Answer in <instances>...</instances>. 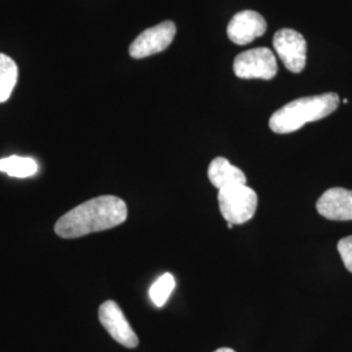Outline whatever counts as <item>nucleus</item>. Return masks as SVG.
<instances>
[{"mask_svg": "<svg viewBox=\"0 0 352 352\" xmlns=\"http://www.w3.org/2000/svg\"><path fill=\"white\" fill-rule=\"evenodd\" d=\"M126 204L116 196H100L64 214L55 223V232L63 239H76L124 223Z\"/></svg>", "mask_w": 352, "mask_h": 352, "instance_id": "1", "label": "nucleus"}, {"mask_svg": "<svg viewBox=\"0 0 352 352\" xmlns=\"http://www.w3.org/2000/svg\"><path fill=\"white\" fill-rule=\"evenodd\" d=\"M340 106L337 93H325L312 97H302L291 101L270 116L269 126L278 135H287L302 126L321 120L334 113Z\"/></svg>", "mask_w": 352, "mask_h": 352, "instance_id": "2", "label": "nucleus"}, {"mask_svg": "<svg viewBox=\"0 0 352 352\" xmlns=\"http://www.w3.org/2000/svg\"><path fill=\"white\" fill-rule=\"evenodd\" d=\"M219 210L228 223L243 225L251 221L257 210V193L247 184L219 189Z\"/></svg>", "mask_w": 352, "mask_h": 352, "instance_id": "3", "label": "nucleus"}, {"mask_svg": "<svg viewBox=\"0 0 352 352\" xmlns=\"http://www.w3.org/2000/svg\"><path fill=\"white\" fill-rule=\"evenodd\" d=\"M276 55L267 47L244 51L235 58L234 72L239 78L272 80L277 75Z\"/></svg>", "mask_w": 352, "mask_h": 352, "instance_id": "4", "label": "nucleus"}, {"mask_svg": "<svg viewBox=\"0 0 352 352\" xmlns=\"http://www.w3.org/2000/svg\"><path fill=\"white\" fill-rule=\"evenodd\" d=\"M279 59L292 74H300L307 63V41L294 29H280L273 38Z\"/></svg>", "mask_w": 352, "mask_h": 352, "instance_id": "5", "label": "nucleus"}, {"mask_svg": "<svg viewBox=\"0 0 352 352\" xmlns=\"http://www.w3.org/2000/svg\"><path fill=\"white\" fill-rule=\"evenodd\" d=\"M176 34L173 21H164L158 25L144 30L129 46V55L135 59H142L166 50Z\"/></svg>", "mask_w": 352, "mask_h": 352, "instance_id": "6", "label": "nucleus"}, {"mask_svg": "<svg viewBox=\"0 0 352 352\" xmlns=\"http://www.w3.org/2000/svg\"><path fill=\"white\" fill-rule=\"evenodd\" d=\"M98 317L102 327L107 330L111 338L118 343L128 349H135L139 346V338L126 321V316L118 302L113 300L102 302Z\"/></svg>", "mask_w": 352, "mask_h": 352, "instance_id": "7", "label": "nucleus"}, {"mask_svg": "<svg viewBox=\"0 0 352 352\" xmlns=\"http://www.w3.org/2000/svg\"><path fill=\"white\" fill-rule=\"evenodd\" d=\"M264 17L254 11L236 13L227 26V36L236 45H248L266 32Z\"/></svg>", "mask_w": 352, "mask_h": 352, "instance_id": "8", "label": "nucleus"}, {"mask_svg": "<svg viewBox=\"0 0 352 352\" xmlns=\"http://www.w3.org/2000/svg\"><path fill=\"white\" fill-rule=\"evenodd\" d=\"M316 209L330 221H352V190L340 187L327 189L317 200Z\"/></svg>", "mask_w": 352, "mask_h": 352, "instance_id": "9", "label": "nucleus"}, {"mask_svg": "<svg viewBox=\"0 0 352 352\" xmlns=\"http://www.w3.org/2000/svg\"><path fill=\"white\" fill-rule=\"evenodd\" d=\"M208 176L210 183L218 189L247 184L245 174L236 166L230 164L223 157H217L210 162Z\"/></svg>", "mask_w": 352, "mask_h": 352, "instance_id": "10", "label": "nucleus"}, {"mask_svg": "<svg viewBox=\"0 0 352 352\" xmlns=\"http://www.w3.org/2000/svg\"><path fill=\"white\" fill-rule=\"evenodd\" d=\"M0 171L12 177H30L38 173V164L30 157L11 155L0 160Z\"/></svg>", "mask_w": 352, "mask_h": 352, "instance_id": "11", "label": "nucleus"}, {"mask_svg": "<svg viewBox=\"0 0 352 352\" xmlns=\"http://www.w3.org/2000/svg\"><path fill=\"white\" fill-rule=\"evenodd\" d=\"M19 77L17 64L12 58L0 52V103L8 101Z\"/></svg>", "mask_w": 352, "mask_h": 352, "instance_id": "12", "label": "nucleus"}, {"mask_svg": "<svg viewBox=\"0 0 352 352\" xmlns=\"http://www.w3.org/2000/svg\"><path fill=\"white\" fill-rule=\"evenodd\" d=\"M175 278L170 273H164L162 277L158 278L149 289V296L154 305L164 307L175 289Z\"/></svg>", "mask_w": 352, "mask_h": 352, "instance_id": "13", "label": "nucleus"}, {"mask_svg": "<svg viewBox=\"0 0 352 352\" xmlns=\"http://www.w3.org/2000/svg\"><path fill=\"white\" fill-rule=\"evenodd\" d=\"M338 252L340 258L343 261L344 267L352 273V236H347L340 240L338 243Z\"/></svg>", "mask_w": 352, "mask_h": 352, "instance_id": "14", "label": "nucleus"}, {"mask_svg": "<svg viewBox=\"0 0 352 352\" xmlns=\"http://www.w3.org/2000/svg\"><path fill=\"white\" fill-rule=\"evenodd\" d=\"M214 352H235L232 349H228V347H222V349H218Z\"/></svg>", "mask_w": 352, "mask_h": 352, "instance_id": "15", "label": "nucleus"}, {"mask_svg": "<svg viewBox=\"0 0 352 352\" xmlns=\"http://www.w3.org/2000/svg\"><path fill=\"white\" fill-rule=\"evenodd\" d=\"M227 227H228V228H232V227H234V225H232V223H228V222H227Z\"/></svg>", "mask_w": 352, "mask_h": 352, "instance_id": "16", "label": "nucleus"}]
</instances>
